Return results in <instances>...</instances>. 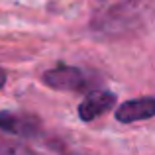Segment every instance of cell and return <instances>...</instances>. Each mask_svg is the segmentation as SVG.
<instances>
[{
    "label": "cell",
    "mask_w": 155,
    "mask_h": 155,
    "mask_svg": "<svg viewBox=\"0 0 155 155\" xmlns=\"http://www.w3.org/2000/svg\"><path fill=\"white\" fill-rule=\"evenodd\" d=\"M153 116H155V96L134 98L116 108V120L122 124H132V122L147 120Z\"/></svg>",
    "instance_id": "obj_5"
},
{
    "label": "cell",
    "mask_w": 155,
    "mask_h": 155,
    "mask_svg": "<svg viewBox=\"0 0 155 155\" xmlns=\"http://www.w3.org/2000/svg\"><path fill=\"white\" fill-rule=\"evenodd\" d=\"M43 83L55 91H67V92H81L91 87V79L87 73L79 67L71 65H57L43 73Z\"/></svg>",
    "instance_id": "obj_2"
},
{
    "label": "cell",
    "mask_w": 155,
    "mask_h": 155,
    "mask_svg": "<svg viewBox=\"0 0 155 155\" xmlns=\"http://www.w3.org/2000/svg\"><path fill=\"white\" fill-rule=\"evenodd\" d=\"M0 155H39V153L30 149L28 145L20 143V141L0 137Z\"/></svg>",
    "instance_id": "obj_6"
},
{
    "label": "cell",
    "mask_w": 155,
    "mask_h": 155,
    "mask_svg": "<svg viewBox=\"0 0 155 155\" xmlns=\"http://www.w3.org/2000/svg\"><path fill=\"white\" fill-rule=\"evenodd\" d=\"M0 130L8 136L34 140L41 134V122H39V118L31 116V114L4 110V112H0Z\"/></svg>",
    "instance_id": "obj_3"
},
{
    "label": "cell",
    "mask_w": 155,
    "mask_h": 155,
    "mask_svg": "<svg viewBox=\"0 0 155 155\" xmlns=\"http://www.w3.org/2000/svg\"><path fill=\"white\" fill-rule=\"evenodd\" d=\"M151 12L153 0H126V2L108 8L106 12H100L92 22V28L100 34H124V31L140 28L149 18Z\"/></svg>",
    "instance_id": "obj_1"
},
{
    "label": "cell",
    "mask_w": 155,
    "mask_h": 155,
    "mask_svg": "<svg viewBox=\"0 0 155 155\" xmlns=\"http://www.w3.org/2000/svg\"><path fill=\"white\" fill-rule=\"evenodd\" d=\"M116 104V94L108 91H94L88 92L79 104V118L83 122H92L98 116L106 114L108 110L114 108Z\"/></svg>",
    "instance_id": "obj_4"
},
{
    "label": "cell",
    "mask_w": 155,
    "mask_h": 155,
    "mask_svg": "<svg viewBox=\"0 0 155 155\" xmlns=\"http://www.w3.org/2000/svg\"><path fill=\"white\" fill-rule=\"evenodd\" d=\"M4 83H6V71H4V69H0V88L4 87Z\"/></svg>",
    "instance_id": "obj_7"
}]
</instances>
